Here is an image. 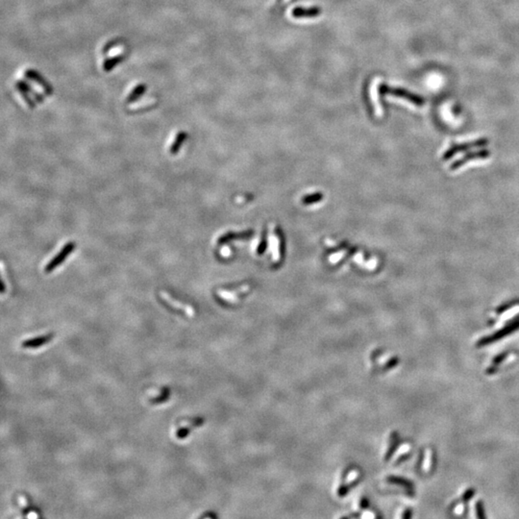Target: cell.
<instances>
[{"instance_id": "obj_1", "label": "cell", "mask_w": 519, "mask_h": 519, "mask_svg": "<svg viewBox=\"0 0 519 519\" xmlns=\"http://www.w3.org/2000/svg\"><path fill=\"white\" fill-rule=\"evenodd\" d=\"M379 92H380L382 95H386V94H390L392 96H395V97H399V98H403L405 100H408L409 102L416 105V106H423L425 103V100L420 97L419 95L415 94L413 92H409V91H406L404 89H399V88H392V87H389L387 85H382L380 86V89H379Z\"/></svg>"}, {"instance_id": "obj_9", "label": "cell", "mask_w": 519, "mask_h": 519, "mask_svg": "<svg viewBox=\"0 0 519 519\" xmlns=\"http://www.w3.org/2000/svg\"><path fill=\"white\" fill-rule=\"evenodd\" d=\"M488 155H489V152H487V151H485V150H481V151H479V152H474V153H471V154H469V155H466V156H465L462 160H461V161H458L457 162H455V163L452 165V167H451V168H452V169H457L458 167L461 166V164H464V163H465V162H467V161L476 160V159H478V158H484V157H486V156H488Z\"/></svg>"}, {"instance_id": "obj_20", "label": "cell", "mask_w": 519, "mask_h": 519, "mask_svg": "<svg viewBox=\"0 0 519 519\" xmlns=\"http://www.w3.org/2000/svg\"><path fill=\"white\" fill-rule=\"evenodd\" d=\"M474 493H475V491H474V489H472V488L467 489V490L464 492V494L462 495V501H463L464 503H465V502H468V501L472 498L473 495H474Z\"/></svg>"}, {"instance_id": "obj_14", "label": "cell", "mask_w": 519, "mask_h": 519, "mask_svg": "<svg viewBox=\"0 0 519 519\" xmlns=\"http://www.w3.org/2000/svg\"><path fill=\"white\" fill-rule=\"evenodd\" d=\"M143 92H144V86H142V85H138L137 87H135V88L131 91V92L128 94V96H127V101H128V102H130V101H133V100L137 99L138 96H139V95H140V94H141Z\"/></svg>"}, {"instance_id": "obj_4", "label": "cell", "mask_w": 519, "mask_h": 519, "mask_svg": "<svg viewBox=\"0 0 519 519\" xmlns=\"http://www.w3.org/2000/svg\"><path fill=\"white\" fill-rule=\"evenodd\" d=\"M159 295H160V298H161L165 304H167L168 306H170L173 309H176V310H180V311L185 312L187 315L189 316H195L196 315V311L195 309L189 305H186L183 304L179 301H176L175 299H173L172 297L167 294L166 292L164 291H160L159 292Z\"/></svg>"}, {"instance_id": "obj_3", "label": "cell", "mask_w": 519, "mask_h": 519, "mask_svg": "<svg viewBox=\"0 0 519 519\" xmlns=\"http://www.w3.org/2000/svg\"><path fill=\"white\" fill-rule=\"evenodd\" d=\"M518 329L519 321H514V322H512L511 324L507 325V327H505L504 329H502V330H500V331L496 332L494 334H491V335H489V336L483 337L481 340H479V341H478L477 346H478V347H482V346L488 345V344H490V343H493V342H495L497 340H499V339H501V338H503V337L507 336L508 334L513 333L514 331H517Z\"/></svg>"}, {"instance_id": "obj_5", "label": "cell", "mask_w": 519, "mask_h": 519, "mask_svg": "<svg viewBox=\"0 0 519 519\" xmlns=\"http://www.w3.org/2000/svg\"><path fill=\"white\" fill-rule=\"evenodd\" d=\"M360 476H361V474L357 469H352L351 471H349L347 476L341 479V484L339 485L338 494L342 495L343 493H345L350 489L351 486L357 484L359 479H360Z\"/></svg>"}, {"instance_id": "obj_18", "label": "cell", "mask_w": 519, "mask_h": 519, "mask_svg": "<svg viewBox=\"0 0 519 519\" xmlns=\"http://www.w3.org/2000/svg\"><path fill=\"white\" fill-rule=\"evenodd\" d=\"M476 511H477V516L479 518H485V515H484V507H483V504H482L481 501H478L476 503Z\"/></svg>"}, {"instance_id": "obj_6", "label": "cell", "mask_w": 519, "mask_h": 519, "mask_svg": "<svg viewBox=\"0 0 519 519\" xmlns=\"http://www.w3.org/2000/svg\"><path fill=\"white\" fill-rule=\"evenodd\" d=\"M486 144V139H479V140H476V141H473V142H468V143H465V144H461V145H456L454 146L453 148L451 149L444 155V158L445 159H449L453 155H455L456 153L458 152H461V151H465V150L470 149V148H474V147H479V146H483Z\"/></svg>"}, {"instance_id": "obj_8", "label": "cell", "mask_w": 519, "mask_h": 519, "mask_svg": "<svg viewBox=\"0 0 519 519\" xmlns=\"http://www.w3.org/2000/svg\"><path fill=\"white\" fill-rule=\"evenodd\" d=\"M321 10L318 7H312V8H295L292 11V16L295 19H301V18H314L320 15Z\"/></svg>"}, {"instance_id": "obj_11", "label": "cell", "mask_w": 519, "mask_h": 519, "mask_svg": "<svg viewBox=\"0 0 519 519\" xmlns=\"http://www.w3.org/2000/svg\"><path fill=\"white\" fill-rule=\"evenodd\" d=\"M186 138H187V133L186 132L178 133V135L176 136V138H175L174 141H173L172 145L170 146V149H169V152H170L171 155H176L179 152V150L181 148L182 144L184 143Z\"/></svg>"}, {"instance_id": "obj_21", "label": "cell", "mask_w": 519, "mask_h": 519, "mask_svg": "<svg viewBox=\"0 0 519 519\" xmlns=\"http://www.w3.org/2000/svg\"><path fill=\"white\" fill-rule=\"evenodd\" d=\"M18 501H19V504H20V506L23 507V508H26V507H28V503H27V500H26V498H25L24 496H19V498H18Z\"/></svg>"}, {"instance_id": "obj_16", "label": "cell", "mask_w": 519, "mask_h": 519, "mask_svg": "<svg viewBox=\"0 0 519 519\" xmlns=\"http://www.w3.org/2000/svg\"><path fill=\"white\" fill-rule=\"evenodd\" d=\"M389 482L393 483V484H401L405 487H408V488H412L413 487V484L412 483H410L409 481L402 479V478H398V477H390L389 478Z\"/></svg>"}, {"instance_id": "obj_2", "label": "cell", "mask_w": 519, "mask_h": 519, "mask_svg": "<svg viewBox=\"0 0 519 519\" xmlns=\"http://www.w3.org/2000/svg\"><path fill=\"white\" fill-rule=\"evenodd\" d=\"M76 247V243L74 242H69L61 250L60 252L52 258V260L46 265L45 267V272L46 273H50L52 272L53 270H55L57 268L59 265L61 264H63L67 258L69 257L70 254L72 253L74 251Z\"/></svg>"}, {"instance_id": "obj_13", "label": "cell", "mask_w": 519, "mask_h": 519, "mask_svg": "<svg viewBox=\"0 0 519 519\" xmlns=\"http://www.w3.org/2000/svg\"><path fill=\"white\" fill-rule=\"evenodd\" d=\"M26 76H27L30 80L34 81L35 83H37L38 85H40V87H41V88H43V90H45L46 92L51 93L50 87H49V86L46 84V82L41 78V76H40V75H38L35 71L28 70V71L26 72Z\"/></svg>"}, {"instance_id": "obj_17", "label": "cell", "mask_w": 519, "mask_h": 519, "mask_svg": "<svg viewBox=\"0 0 519 519\" xmlns=\"http://www.w3.org/2000/svg\"><path fill=\"white\" fill-rule=\"evenodd\" d=\"M346 253H347V252H346L345 250H342V251H340V252H336V253L333 254L332 256H330V257H329V261H330V263H332V264L337 263L339 260H341V259H342V257H343Z\"/></svg>"}, {"instance_id": "obj_22", "label": "cell", "mask_w": 519, "mask_h": 519, "mask_svg": "<svg viewBox=\"0 0 519 519\" xmlns=\"http://www.w3.org/2000/svg\"><path fill=\"white\" fill-rule=\"evenodd\" d=\"M402 517H403V518H411V517H412V510H411V509H407V510L405 511V513H404Z\"/></svg>"}, {"instance_id": "obj_12", "label": "cell", "mask_w": 519, "mask_h": 519, "mask_svg": "<svg viewBox=\"0 0 519 519\" xmlns=\"http://www.w3.org/2000/svg\"><path fill=\"white\" fill-rule=\"evenodd\" d=\"M53 337V334H49V335H46V336H41V337H37V338H33V339H29L27 341H24V343H23V347L25 348H28V347H39V346L43 345L46 343L48 340H50L51 338Z\"/></svg>"}, {"instance_id": "obj_15", "label": "cell", "mask_w": 519, "mask_h": 519, "mask_svg": "<svg viewBox=\"0 0 519 519\" xmlns=\"http://www.w3.org/2000/svg\"><path fill=\"white\" fill-rule=\"evenodd\" d=\"M155 104V100L154 99H149V100H145L143 102H141L140 104H135L133 106L130 107V110L131 111H139V110H142V109H147L152 107L153 105Z\"/></svg>"}, {"instance_id": "obj_19", "label": "cell", "mask_w": 519, "mask_h": 519, "mask_svg": "<svg viewBox=\"0 0 519 519\" xmlns=\"http://www.w3.org/2000/svg\"><path fill=\"white\" fill-rule=\"evenodd\" d=\"M507 356H508V353H507V352H504V353H502V354L498 355V356L494 359V361H493V367H495L496 368L499 364H501L502 362H504V361L507 359Z\"/></svg>"}, {"instance_id": "obj_10", "label": "cell", "mask_w": 519, "mask_h": 519, "mask_svg": "<svg viewBox=\"0 0 519 519\" xmlns=\"http://www.w3.org/2000/svg\"><path fill=\"white\" fill-rule=\"evenodd\" d=\"M248 288H249L248 286H244V287H242V289H239L237 292L226 291V290H219V291H218V294H219V297L221 299L225 300L227 302H237L238 299H239L237 293H243V292L247 291Z\"/></svg>"}, {"instance_id": "obj_7", "label": "cell", "mask_w": 519, "mask_h": 519, "mask_svg": "<svg viewBox=\"0 0 519 519\" xmlns=\"http://www.w3.org/2000/svg\"><path fill=\"white\" fill-rule=\"evenodd\" d=\"M268 242H269V251L272 255V260L278 262L280 259L279 252V239L273 232V225H270L268 232Z\"/></svg>"}, {"instance_id": "obj_23", "label": "cell", "mask_w": 519, "mask_h": 519, "mask_svg": "<svg viewBox=\"0 0 519 519\" xmlns=\"http://www.w3.org/2000/svg\"><path fill=\"white\" fill-rule=\"evenodd\" d=\"M27 517H28V518L31 519L38 518V517H39V515H38V514L36 513V512H34V511H33V512H30V513H29V514L27 515Z\"/></svg>"}]
</instances>
